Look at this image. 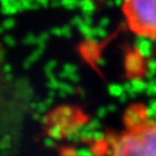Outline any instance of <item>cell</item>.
Segmentation results:
<instances>
[{
	"mask_svg": "<svg viewBox=\"0 0 156 156\" xmlns=\"http://www.w3.org/2000/svg\"><path fill=\"white\" fill-rule=\"evenodd\" d=\"M123 12L135 35L156 41V0H125Z\"/></svg>",
	"mask_w": 156,
	"mask_h": 156,
	"instance_id": "2",
	"label": "cell"
},
{
	"mask_svg": "<svg viewBox=\"0 0 156 156\" xmlns=\"http://www.w3.org/2000/svg\"><path fill=\"white\" fill-rule=\"evenodd\" d=\"M110 156H156V122L125 128L113 141Z\"/></svg>",
	"mask_w": 156,
	"mask_h": 156,
	"instance_id": "1",
	"label": "cell"
}]
</instances>
